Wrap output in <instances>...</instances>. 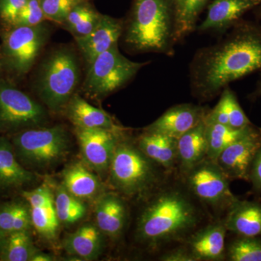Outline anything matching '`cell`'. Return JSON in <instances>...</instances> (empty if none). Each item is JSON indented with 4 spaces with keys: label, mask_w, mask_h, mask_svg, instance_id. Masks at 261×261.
<instances>
[{
    "label": "cell",
    "mask_w": 261,
    "mask_h": 261,
    "mask_svg": "<svg viewBox=\"0 0 261 261\" xmlns=\"http://www.w3.org/2000/svg\"><path fill=\"white\" fill-rule=\"evenodd\" d=\"M176 10V43H181L197 27L201 13L207 8L209 0H173Z\"/></svg>",
    "instance_id": "28"
},
{
    "label": "cell",
    "mask_w": 261,
    "mask_h": 261,
    "mask_svg": "<svg viewBox=\"0 0 261 261\" xmlns=\"http://www.w3.org/2000/svg\"><path fill=\"white\" fill-rule=\"evenodd\" d=\"M205 121L221 123L234 128H242L252 124L229 86L221 92L219 102L214 108L209 110Z\"/></svg>",
    "instance_id": "26"
},
{
    "label": "cell",
    "mask_w": 261,
    "mask_h": 261,
    "mask_svg": "<svg viewBox=\"0 0 261 261\" xmlns=\"http://www.w3.org/2000/svg\"><path fill=\"white\" fill-rule=\"evenodd\" d=\"M260 71V78H259L258 81L257 82L256 87H255L254 92L250 94V97L252 98V99H256L257 97H261V70Z\"/></svg>",
    "instance_id": "40"
},
{
    "label": "cell",
    "mask_w": 261,
    "mask_h": 261,
    "mask_svg": "<svg viewBox=\"0 0 261 261\" xmlns=\"http://www.w3.org/2000/svg\"><path fill=\"white\" fill-rule=\"evenodd\" d=\"M205 120L177 139V163L184 176L207 159Z\"/></svg>",
    "instance_id": "23"
},
{
    "label": "cell",
    "mask_w": 261,
    "mask_h": 261,
    "mask_svg": "<svg viewBox=\"0 0 261 261\" xmlns=\"http://www.w3.org/2000/svg\"><path fill=\"white\" fill-rule=\"evenodd\" d=\"M190 192L214 211H227L238 198L229 187V178L216 161L205 159L185 176Z\"/></svg>",
    "instance_id": "10"
},
{
    "label": "cell",
    "mask_w": 261,
    "mask_h": 261,
    "mask_svg": "<svg viewBox=\"0 0 261 261\" xmlns=\"http://www.w3.org/2000/svg\"><path fill=\"white\" fill-rule=\"evenodd\" d=\"M86 0H41L43 12L47 20L61 25L70 10Z\"/></svg>",
    "instance_id": "34"
},
{
    "label": "cell",
    "mask_w": 261,
    "mask_h": 261,
    "mask_svg": "<svg viewBox=\"0 0 261 261\" xmlns=\"http://www.w3.org/2000/svg\"><path fill=\"white\" fill-rule=\"evenodd\" d=\"M176 10L173 0H132L121 38L134 53L175 54Z\"/></svg>",
    "instance_id": "3"
},
{
    "label": "cell",
    "mask_w": 261,
    "mask_h": 261,
    "mask_svg": "<svg viewBox=\"0 0 261 261\" xmlns=\"http://www.w3.org/2000/svg\"><path fill=\"white\" fill-rule=\"evenodd\" d=\"M250 181L254 189L261 192V147L254 159L250 172Z\"/></svg>",
    "instance_id": "38"
},
{
    "label": "cell",
    "mask_w": 261,
    "mask_h": 261,
    "mask_svg": "<svg viewBox=\"0 0 261 261\" xmlns=\"http://www.w3.org/2000/svg\"><path fill=\"white\" fill-rule=\"evenodd\" d=\"M47 121L42 105L10 82L0 80V134L13 135L44 126Z\"/></svg>",
    "instance_id": "8"
},
{
    "label": "cell",
    "mask_w": 261,
    "mask_h": 261,
    "mask_svg": "<svg viewBox=\"0 0 261 261\" xmlns=\"http://www.w3.org/2000/svg\"><path fill=\"white\" fill-rule=\"evenodd\" d=\"M252 126V124L242 128H234L221 123L205 122L207 159L216 161L224 149L246 135Z\"/></svg>",
    "instance_id": "27"
},
{
    "label": "cell",
    "mask_w": 261,
    "mask_h": 261,
    "mask_svg": "<svg viewBox=\"0 0 261 261\" xmlns=\"http://www.w3.org/2000/svg\"><path fill=\"white\" fill-rule=\"evenodd\" d=\"M54 260V257L51 256L49 254L44 253V252H41L38 250L31 261H51Z\"/></svg>",
    "instance_id": "39"
},
{
    "label": "cell",
    "mask_w": 261,
    "mask_h": 261,
    "mask_svg": "<svg viewBox=\"0 0 261 261\" xmlns=\"http://www.w3.org/2000/svg\"><path fill=\"white\" fill-rule=\"evenodd\" d=\"M223 221L227 231L240 236H260L261 204L238 199L228 209Z\"/></svg>",
    "instance_id": "21"
},
{
    "label": "cell",
    "mask_w": 261,
    "mask_h": 261,
    "mask_svg": "<svg viewBox=\"0 0 261 261\" xmlns=\"http://www.w3.org/2000/svg\"><path fill=\"white\" fill-rule=\"evenodd\" d=\"M209 110L207 107L192 103L176 105L168 109L144 130L178 139L203 121Z\"/></svg>",
    "instance_id": "15"
},
{
    "label": "cell",
    "mask_w": 261,
    "mask_h": 261,
    "mask_svg": "<svg viewBox=\"0 0 261 261\" xmlns=\"http://www.w3.org/2000/svg\"><path fill=\"white\" fill-rule=\"evenodd\" d=\"M148 63L130 61L117 44L87 66L82 90L91 98L103 99L123 88Z\"/></svg>",
    "instance_id": "7"
},
{
    "label": "cell",
    "mask_w": 261,
    "mask_h": 261,
    "mask_svg": "<svg viewBox=\"0 0 261 261\" xmlns=\"http://www.w3.org/2000/svg\"><path fill=\"white\" fill-rule=\"evenodd\" d=\"M157 166L137 146L121 138L110 166L111 183L128 197L145 195L163 181Z\"/></svg>",
    "instance_id": "5"
},
{
    "label": "cell",
    "mask_w": 261,
    "mask_h": 261,
    "mask_svg": "<svg viewBox=\"0 0 261 261\" xmlns=\"http://www.w3.org/2000/svg\"><path fill=\"white\" fill-rule=\"evenodd\" d=\"M17 158L27 169H44L58 164L70 148L69 136L63 126L29 128L12 135Z\"/></svg>",
    "instance_id": "6"
},
{
    "label": "cell",
    "mask_w": 261,
    "mask_h": 261,
    "mask_svg": "<svg viewBox=\"0 0 261 261\" xmlns=\"http://www.w3.org/2000/svg\"><path fill=\"white\" fill-rule=\"evenodd\" d=\"M27 0H0V17L3 20L14 27L20 11Z\"/></svg>",
    "instance_id": "36"
},
{
    "label": "cell",
    "mask_w": 261,
    "mask_h": 261,
    "mask_svg": "<svg viewBox=\"0 0 261 261\" xmlns=\"http://www.w3.org/2000/svg\"><path fill=\"white\" fill-rule=\"evenodd\" d=\"M55 206L60 224L71 225L83 219L87 207L83 201L70 195L63 185L57 187L54 193Z\"/></svg>",
    "instance_id": "31"
},
{
    "label": "cell",
    "mask_w": 261,
    "mask_h": 261,
    "mask_svg": "<svg viewBox=\"0 0 261 261\" xmlns=\"http://www.w3.org/2000/svg\"><path fill=\"white\" fill-rule=\"evenodd\" d=\"M123 31V20L102 14L95 29L88 35L75 37L80 54L87 66L99 55L118 44Z\"/></svg>",
    "instance_id": "16"
},
{
    "label": "cell",
    "mask_w": 261,
    "mask_h": 261,
    "mask_svg": "<svg viewBox=\"0 0 261 261\" xmlns=\"http://www.w3.org/2000/svg\"><path fill=\"white\" fill-rule=\"evenodd\" d=\"M3 65V56H2V53H0V70H1L2 65Z\"/></svg>",
    "instance_id": "43"
},
{
    "label": "cell",
    "mask_w": 261,
    "mask_h": 261,
    "mask_svg": "<svg viewBox=\"0 0 261 261\" xmlns=\"http://www.w3.org/2000/svg\"><path fill=\"white\" fill-rule=\"evenodd\" d=\"M254 15H255V18L257 19V21L259 23H261V3L255 7L253 10H252Z\"/></svg>",
    "instance_id": "41"
},
{
    "label": "cell",
    "mask_w": 261,
    "mask_h": 261,
    "mask_svg": "<svg viewBox=\"0 0 261 261\" xmlns=\"http://www.w3.org/2000/svg\"><path fill=\"white\" fill-rule=\"evenodd\" d=\"M224 221L207 225L187 237L185 247L195 261H221L226 257Z\"/></svg>",
    "instance_id": "17"
},
{
    "label": "cell",
    "mask_w": 261,
    "mask_h": 261,
    "mask_svg": "<svg viewBox=\"0 0 261 261\" xmlns=\"http://www.w3.org/2000/svg\"><path fill=\"white\" fill-rule=\"evenodd\" d=\"M86 1H89V0H86Z\"/></svg>",
    "instance_id": "44"
},
{
    "label": "cell",
    "mask_w": 261,
    "mask_h": 261,
    "mask_svg": "<svg viewBox=\"0 0 261 261\" xmlns=\"http://www.w3.org/2000/svg\"><path fill=\"white\" fill-rule=\"evenodd\" d=\"M6 233L0 231V257H1L2 253H3V248H4L5 240L7 238Z\"/></svg>",
    "instance_id": "42"
},
{
    "label": "cell",
    "mask_w": 261,
    "mask_h": 261,
    "mask_svg": "<svg viewBox=\"0 0 261 261\" xmlns=\"http://www.w3.org/2000/svg\"><path fill=\"white\" fill-rule=\"evenodd\" d=\"M21 195L30 208L33 227L42 238L53 240L61 224L51 189L47 185H42L30 191H23Z\"/></svg>",
    "instance_id": "14"
},
{
    "label": "cell",
    "mask_w": 261,
    "mask_h": 261,
    "mask_svg": "<svg viewBox=\"0 0 261 261\" xmlns=\"http://www.w3.org/2000/svg\"><path fill=\"white\" fill-rule=\"evenodd\" d=\"M35 180V174L19 161L10 139L0 135V190L22 188Z\"/></svg>",
    "instance_id": "20"
},
{
    "label": "cell",
    "mask_w": 261,
    "mask_h": 261,
    "mask_svg": "<svg viewBox=\"0 0 261 261\" xmlns=\"http://www.w3.org/2000/svg\"><path fill=\"white\" fill-rule=\"evenodd\" d=\"M42 23L33 27H14L3 37V64L15 74L24 75L32 69L50 36Z\"/></svg>",
    "instance_id": "9"
},
{
    "label": "cell",
    "mask_w": 261,
    "mask_h": 261,
    "mask_svg": "<svg viewBox=\"0 0 261 261\" xmlns=\"http://www.w3.org/2000/svg\"><path fill=\"white\" fill-rule=\"evenodd\" d=\"M128 211L124 201L115 193L99 196L95 207L96 225L111 239L121 236L126 226Z\"/></svg>",
    "instance_id": "18"
},
{
    "label": "cell",
    "mask_w": 261,
    "mask_h": 261,
    "mask_svg": "<svg viewBox=\"0 0 261 261\" xmlns=\"http://www.w3.org/2000/svg\"><path fill=\"white\" fill-rule=\"evenodd\" d=\"M32 227L30 208L27 201H12L0 205V231L9 234Z\"/></svg>",
    "instance_id": "30"
},
{
    "label": "cell",
    "mask_w": 261,
    "mask_h": 261,
    "mask_svg": "<svg viewBox=\"0 0 261 261\" xmlns=\"http://www.w3.org/2000/svg\"><path fill=\"white\" fill-rule=\"evenodd\" d=\"M101 16L89 1H83L70 10L61 25L73 38L85 37L97 27Z\"/></svg>",
    "instance_id": "29"
},
{
    "label": "cell",
    "mask_w": 261,
    "mask_h": 261,
    "mask_svg": "<svg viewBox=\"0 0 261 261\" xmlns=\"http://www.w3.org/2000/svg\"><path fill=\"white\" fill-rule=\"evenodd\" d=\"M137 147L144 154L166 171H171L177 163V139L144 130L139 137Z\"/></svg>",
    "instance_id": "24"
},
{
    "label": "cell",
    "mask_w": 261,
    "mask_h": 261,
    "mask_svg": "<svg viewBox=\"0 0 261 261\" xmlns=\"http://www.w3.org/2000/svg\"><path fill=\"white\" fill-rule=\"evenodd\" d=\"M125 130L75 128L82 157L91 169L109 171L113 154Z\"/></svg>",
    "instance_id": "11"
},
{
    "label": "cell",
    "mask_w": 261,
    "mask_h": 261,
    "mask_svg": "<svg viewBox=\"0 0 261 261\" xmlns=\"http://www.w3.org/2000/svg\"><path fill=\"white\" fill-rule=\"evenodd\" d=\"M261 70V23L240 19L219 40L197 49L190 63L191 94L212 100L229 84Z\"/></svg>",
    "instance_id": "1"
},
{
    "label": "cell",
    "mask_w": 261,
    "mask_h": 261,
    "mask_svg": "<svg viewBox=\"0 0 261 261\" xmlns=\"http://www.w3.org/2000/svg\"><path fill=\"white\" fill-rule=\"evenodd\" d=\"M46 19L41 0H27L20 11L15 27H33L44 23Z\"/></svg>",
    "instance_id": "35"
},
{
    "label": "cell",
    "mask_w": 261,
    "mask_h": 261,
    "mask_svg": "<svg viewBox=\"0 0 261 261\" xmlns=\"http://www.w3.org/2000/svg\"><path fill=\"white\" fill-rule=\"evenodd\" d=\"M37 251L29 230L17 231L7 235L0 260L31 261Z\"/></svg>",
    "instance_id": "32"
},
{
    "label": "cell",
    "mask_w": 261,
    "mask_h": 261,
    "mask_svg": "<svg viewBox=\"0 0 261 261\" xmlns=\"http://www.w3.org/2000/svg\"><path fill=\"white\" fill-rule=\"evenodd\" d=\"M226 257L231 261H261V240L241 237L228 245Z\"/></svg>",
    "instance_id": "33"
},
{
    "label": "cell",
    "mask_w": 261,
    "mask_h": 261,
    "mask_svg": "<svg viewBox=\"0 0 261 261\" xmlns=\"http://www.w3.org/2000/svg\"><path fill=\"white\" fill-rule=\"evenodd\" d=\"M65 115L75 128L124 130L107 112L94 107L78 94H73L64 108Z\"/></svg>",
    "instance_id": "19"
},
{
    "label": "cell",
    "mask_w": 261,
    "mask_h": 261,
    "mask_svg": "<svg viewBox=\"0 0 261 261\" xmlns=\"http://www.w3.org/2000/svg\"><path fill=\"white\" fill-rule=\"evenodd\" d=\"M63 186L70 195L81 200H91L102 191L97 176L80 163L70 165L63 173Z\"/></svg>",
    "instance_id": "25"
},
{
    "label": "cell",
    "mask_w": 261,
    "mask_h": 261,
    "mask_svg": "<svg viewBox=\"0 0 261 261\" xmlns=\"http://www.w3.org/2000/svg\"><path fill=\"white\" fill-rule=\"evenodd\" d=\"M104 236L97 225L84 224L65 238L63 247L70 255L84 260H95L102 253Z\"/></svg>",
    "instance_id": "22"
},
{
    "label": "cell",
    "mask_w": 261,
    "mask_h": 261,
    "mask_svg": "<svg viewBox=\"0 0 261 261\" xmlns=\"http://www.w3.org/2000/svg\"><path fill=\"white\" fill-rule=\"evenodd\" d=\"M162 261H195L190 252L185 246L178 247L163 254L160 257Z\"/></svg>",
    "instance_id": "37"
},
{
    "label": "cell",
    "mask_w": 261,
    "mask_h": 261,
    "mask_svg": "<svg viewBox=\"0 0 261 261\" xmlns=\"http://www.w3.org/2000/svg\"><path fill=\"white\" fill-rule=\"evenodd\" d=\"M202 219L197 205L186 192L169 188L158 192L141 214L137 237L142 243L158 247L186 239Z\"/></svg>",
    "instance_id": "2"
},
{
    "label": "cell",
    "mask_w": 261,
    "mask_h": 261,
    "mask_svg": "<svg viewBox=\"0 0 261 261\" xmlns=\"http://www.w3.org/2000/svg\"><path fill=\"white\" fill-rule=\"evenodd\" d=\"M260 3L261 0H212L207 5L205 20L196 31L221 37Z\"/></svg>",
    "instance_id": "13"
},
{
    "label": "cell",
    "mask_w": 261,
    "mask_h": 261,
    "mask_svg": "<svg viewBox=\"0 0 261 261\" xmlns=\"http://www.w3.org/2000/svg\"><path fill=\"white\" fill-rule=\"evenodd\" d=\"M261 147V133L253 126L221 152L216 162L229 179L250 180L254 159Z\"/></svg>",
    "instance_id": "12"
},
{
    "label": "cell",
    "mask_w": 261,
    "mask_h": 261,
    "mask_svg": "<svg viewBox=\"0 0 261 261\" xmlns=\"http://www.w3.org/2000/svg\"><path fill=\"white\" fill-rule=\"evenodd\" d=\"M80 61L74 49L56 48L41 63L35 81L36 92L53 113L64 110L80 82Z\"/></svg>",
    "instance_id": "4"
}]
</instances>
